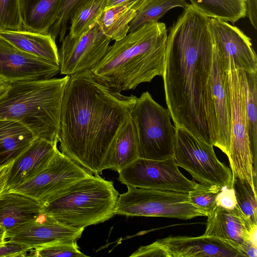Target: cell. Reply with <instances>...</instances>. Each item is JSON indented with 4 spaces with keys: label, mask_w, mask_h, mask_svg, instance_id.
<instances>
[{
    "label": "cell",
    "mask_w": 257,
    "mask_h": 257,
    "mask_svg": "<svg viewBox=\"0 0 257 257\" xmlns=\"http://www.w3.org/2000/svg\"><path fill=\"white\" fill-rule=\"evenodd\" d=\"M210 18L188 4L170 28L162 75L175 126L219 148L210 88L213 45Z\"/></svg>",
    "instance_id": "obj_1"
},
{
    "label": "cell",
    "mask_w": 257,
    "mask_h": 257,
    "mask_svg": "<svg viewBox=\"0 0 257 257\" xmlns=\"http://www.w3.org/2000/svg\"><path fill=\"white\" fill-rule=\"evenodd\" d=\"M137 99L100 83L90 71L70 76L61 104V152L92 174H101L112 141Z\"/></svg>",
    "instance_id": "obj_2"
},
{
    "label": "cell",
    "mask_w": 257,
    "mask_h": 257,
    "mask_svg": "<svg viewBox=\"0 0 257 257\" xmlns=\"http://www.w3.org/2000/svg\"><path fill=\"white\" fill-rule=\"evenodd\" d=\"M167 35L164 23H147L109 46L90 72L99 82L120 93L150 82L163 75Z\"/></svg>",
    "instance_id": "obj_3"
},
{
    "label": "cell",
    "mask_w": 257,
    "mask_h": 257,
    "mask_svg": "<svg viewBox=\"0 0 257 257\" xmlns=\"http://www.w3.org/2000/svg\"><path fill=\"white\" fill-rule=\"evenodd\" d=\"M69 77L11 83L0 97V119L19 122L35 139L58 144L62 101Z\"/></svg>",
    "instance_id": "obj_4"
},
{
    "label": "cell",
    "mask_w": 257,
    "mask_h": 257,
    "mask_svg": "<svg viewBox=\"0 0 257 257\" xmlns=\"http://www.w3.org/2000/svg\"><path fill=\"white\" fill-rule=\"evenodd\" d=\"M119 195L112 181L92 175L43 205L42 214L65 225L85 228L113 217Z\"/></svg>",
    "instance_id": "obj_5"
},
{
    "label": "cell",
    "mask_w": 257,
    "mask_h": 257,
    "mask_svg": "<svg viewBox=\"0 0 257 257\" xmlns=\"http://www.w3.org/2000/svg\"><path fill=\"white\" fill-rule=\"evenodd\" d=\"M130 117L137 135L139 158L162 161L173 157L176 129L167 108L146 91L137 97Z\"/></svg>",
    "instance_id": "obj_6"
},
{
    "label": "cell",
    "mask_w": 257,
    "mask_h": 257,
    "mask_svg": "<svg viewBox=\"0 0 257 257\" xmlns=\"http://www.w3.org/2000/svg\"><path fill=\"white\" fill-rule=\"evenodd\" d=\"M228 90L230 110V145L227 156L233 177L247 181L256 190V174L248 136L245 71L229 68Z\"/></svg>",
    "instance_id": "obj_7"
},
{
    "label": "cell",
    "mask_w": 257,
    "mask_h": 257,
    "mask_svg": "<svg viewBox=\"0 0 257 257\" xmlns=\"http://www.w3.org/2000/svg\"><path fill=\"white\" fill-rule=\"evenodd\" d=\"M119 194L114 215L162 217L187 220L206 216L205 212L190 203L188 193L127 186Z\"/></svg>",
    "instance_id": "obj_8"
},
{
    "label": "cell",
    "mask_w": 257,
    "mask_h": 257,
    "mask_svg": "<svg viewBox=\"0 0 257 257\" xmlns=\"http://www.w3.org/2000/svg\"><path fill=\"white\" fill-rule=\"evenodd\" d=\"M173 158L178 167L201 184L233 187L230 168L217 158L213 146L176 126Z\"/></svg>",
    "instance_id": "obj_9"
},
{
    "label": "cell",
    "mask_w": 257,
    "mask_h": 257,
    "mask_svg": "<svg viewBox=\"0 0 257 257\" xmlns=\"http://www.w3.org/2000/svg\"><path fill=\"white\" fill-rule=\"evenodd\" d=\"M126 186L188 193L199 185L184 176L173 157L165 160L138 158L118 172Z\"/></svg>",
    "instance_id": "obj_10"
},
{
    "label": "cell",
    "mask_w": 257,
    "mask_h": 257,
    "mask_svg": "<svg viewBox=\"0 0 257 257\" xmlns=\"http://www.w3.org/2000/svg\"><path fill=\"white\" fill-rule=\"evenodd\" d=\"M92 175L58 150L41 172L10 190L25 194L44 205L74 183Z\"/></svg>",
    "instance_id": "obj_11"
},
{
    "label": "cell",
    "mask_w": 257,
    "mask_h": 257,
    "mask_svg": "<svg viewBox=\"0 0 257 257\" xmlns=\"http://www.w3.org/2000/svg\"><path fill=\"white\" fill-rule=\"evenodd\" d=\"M111 41L96 23L78 37L65 36L58 51L60 73L70 76L90 71L104 57Z\"/></svg>",
    "instance_id": "obj_12"
},
{
    "label": "cell",
    "mask_w": 257,
    "mask_h": 257,
    "mask_svg": "<svg viewBox=\"0 0 257 257\" xmlns=\"http://www.w3.org/2000/svg\"><path fill=\"white\" fill-rule=\"evenodd\" d=\"M213 49L225 64L233 69L257 72V57L250 38L227 22L209 19Z\"/></svg>",
    "instance_id": "obj_13"
},
{
    "label": "cell",
    "mask_w": 257,
    "mask_h": 257,
    "mask_svg": "<svg viewBox=\"0 0 257 257\" xmlns=\"http://www.w3.org/2000/svg\"><path fill=\"white\" fill-rule=\"evenodd\" d=\"M60 66L18 49L0 36V80L9 84L52 78Z\"/></svg>",
    "instance_id": "obj_14"
},
{
    "label": "cell",
    "mask_w": 257,
    "mask_h": 257,
    "mask_svg": "<svg viewBox=\"0 0 257 257\" xmlns=\"http://www.w3.org/2000/svg\"><path fill=\"white\" fill-rule=\"evenodd\" d=\"M207 217L204 235L222 239L243 254L248 242L257 241V225L251 223L238 205L231 210L216 206Z\"/></svg>",
    "instance_id": "obj_15"
},
{
    "label": "cell",
    "mask_w": 257,
    "mask_h": 257,
    "mask_svg": "<svg viewBox=\"0 0 257 257\" xmlns=\"http://www.w3.org/2000/svg\"><path fill=\"white\" fill-rule=\"evenodd\" d=\"M84 228L65 225L43 214L32 221L7 230L8 240L32 248L62 242H74Z\"/></svg>",
    "instance_id": "obj_16"
},
{
    "label": "cell",
    "mask_w": 257,
    "mask_h": 257,
    "mask_svg": "<svg viewBox=\"0 0 257 257\" xmlns=\"http://www.w3.org/2000/svg\"><path fill=\"white\" fill-rule=\"evenodd\" d=\"M164 257H241L239 250L217 237L169 236L154 241Z\"/></svg>",
    "instance_id": "obj_17"
},
{
    "label": "cell",
    "mask_w": 257,
    "mask_h": 257,
    "mask_svg": "<svg viewBox=\"0 0 257 257\" xmlns=\"http://www.w3.org/2000/svg\"><path fill=\"white\" fill-rule=\"evenodd\" d=\"M57 144L35 139L13 162L7 181L10 190L31 180L49 164L57 151Z\"/></svg>",
    "instance_id": "obj_18"
},
{
    "label": "cell",
    "mask_w": 257,
    "mask_h": 257,
    "mask_svg": "<svg viewBox=\"0 0 257 257\" xmlns=\"http://www.w3.org/2000/svg\"><path fill=\"white\" fill-rule=\"evenodd\" d=\"M43 204L21 193L7 190L0 196V226L7 230L38 218Z\"/></svg>",
    "instance_id": "obj_19"
},
{
    "label": "cell",
    "mask_w": 257,
    "mask_h": 257,
    "mask_svg": "<svg viewBox=\"0 0 257 257\" xmlns=\"http://www.w3.org/2000/svg\"><path fill=\"white\" fill-rule=\"evenodd\" d=\"M0 36L18 49L59 66L55 40L49 34L19 31H0Z\"/></svg>",
    "instance_id": "obj_20"
},
{
    "label": "cell",
    "mask_w": 257,
    "mask_h": 257,
    "mask_svg": "<svg viewBox=\"0 0 257 257\" xmlns=\"http://www.w3.org/2000/svg\"><path fill=\"white\" fill-rule=\"evenodd\" d=\"M146 1L129 0L105 8L97 17L96 23L111 40H119L127 34L130 23Z\"/></svg>",
    "instance_id": "obj_21"
},
{
    "label": "cell",
    "mask_w": 257,
    "mask_h": 257,
    "mask_svg": "<svg viewBox=\"0 0 257 257\" xmlns=\"http://www.w3.org/2000/svg\"><path fill=\"white\" fill-rule=\"evenodd\" d=\"M64 0H21L24 30L48 34L57 20Z\"/></svg>",
    "instance_id": "obj_22"
},
{
    "label": "cell",
    "mask_w": 257,
    "mask_h": 257,
    "mask_svg": "<svg viewBox=\"0 0 257 257\" xmlns=\"http://www.w3.org/2000/svg\"><path fill=\"white\" fill-rule=\"evenodd\" d=\"M138 158L137 135L129 116L120 126L112 141L105 170L118 172Z\"/></svg>",
    "instance_id": "obj_23"
},
{
    "label": "cell",
    "mask_w": 257,
    "mask_h": 257,
    "mask_svg": "<svg viewBox=\"0 0 257 257\" xmlns=\"http://www.w3.org/2000/svg\"><path fill=\"white\" fill-rule=\"evenodd\" d=\"M35 139L33 133L21 123L0 119V166L14 161Z\"/></svg>",
    "instance_id": "obj_24"
},
{
    "label": "cell",
    "mask_w": 257,
    "mask_h": 257,
    "mask_svg": "<svg viewBox=\"0 0 257 257\" xmlns=\"http://www.w3.org/2000/svg\"><path fill=\"white\" fill-rule=\"evenodd\" d=\"M191 5L209 18L235 24L246 16V0H189Z\"/></svg>",
    "instance_id": "obj_25"
},
{
    "label": "cell",
    "mask_w": 257,
    "mask_h": 257,
    "mask_svg": "<svg viewBox=\"0 0 257 257\" xmlns=\"http://www.w3.org/2000/svg\"><path fill=\"white\" fill-rule=\"evenodd\" d=\"M188 4L185 0H147L130 23L128 32H135L150 22H158L170 10L184 8Z\"/></svg>",
    "instance_id": "obj_26"
},
{
    "label": "cell",
    "mask_w": 257,
    "mask_h": 257,
    "mask_svg": "<svg viewBox=\"0 0 257 257\" xmlns=\"http://www.w3.org/2000/svg\"><path fill=\"white\" fill-rule=\"evenodd\" d=\"M246 111L248 136L252 155L253 165L256 173L257 158V72H245Z\"/></svg>",
    "instance_id": "obj_27"
},
{
    "label": "cell",
    "mask_w": 257,
    "mask_h": 257,
    "mask_svg": "<svg viewBox=\"0 0 257 257\" xmlns=\"http://www.w3.org/2000/svg\"><path fill=\"white\" fill-rule=\"evenodd\" d=\"M106 0H85L76 9L70 21L68 35L77 37L88 31L105 9Z\"/></svg>",
    "instance_id": "obj_28"
},
{
    "label": "cell",
    "mask_w": 257,
    "mask_h": 257,
    "mask_svg": "<svg viewBox=\"0 0 257 257\" xmlns=\"http://www.w3.org/2000/svg\"><path fill=\"white\" fill-rule=\"evenodd\" d=\"M232 186L239 208L252 224L257 225L256 190L236 177H233Z\"/></svg>",
    "instance_id": "obj_29"
},
{
    "label": "cell",
    "mask_w": 257,
    "mask_h": 257,
    "mask_svg": "<svg viewBox=\"0 0 257 257\" xmlns=\"http://www.w3.org/2000/svg\"><path fill=\"white\" fill-rule=\"evenodd\" d=\"M27 256L37 257H86L76 241L52 243L31 249Z\"/></svg>",
    "instance_id": "obj_30"
},
{
    "label": "cell",
    "mask_w": 257,
    "mask_h": 257,
    "mask_svg": "<svg viewBox=\"0 0 257 257\" xmlns=\"http://www.w3.org/2000/svg\"><path fill=\"white\" fill-rule=\"evenodd\" d=\"M22 30L21 0H0V31Z\"/></svg>",
    "instance_id": "obj_31"
},
{
    "label": "cell",
    "mask_w": 257,
    "mask_h": 257,
    "mask_svg": "<svg viewBox=\"0 0 257 257\" xmlns=\"http://www.w3.org/2000/svg\"><path fill=\"white\" fill-rule=\"evenodd\" d=\"M221 188L199 183L198 186L188 193L189 202L205 212L207 216L216 206V196Z\"/></svg>",
    "instance_id": "obj_32"
},
{
    "label": "cell",
    "mask_w": 257,
    "mask_h": 257,
    "mask_svg": "<svg viewBox=\"0 0 257 257\" xmlns=\"http://www.w3.org/2000/svg\"><path fill=\"white\" fill-rule=\"evenodd\" d=\"M85 0H64L58 18L48 33L55 40L59 37L62 42L66 35L68 23L78 7Z\"/></svg>",
    "instance_id": "obj_33"
},
{
    "label": "cell",
    "mask_w": 257,
    "mask_h": 257,
    "mask_svg": "<svg viewBox=\"0 0 257 257\" xmlns=\"http://www.w3.org/2000/svg\"><path fill=\"white\" fill-rule=\"evenodd\" d=\"M31 249L29 246L8 240L0 244V257L26 256Z\"/></svg>",
    "instance_id": "obj_34"
},
{
    "label": "cell",
    "mask_w": 257,
    "mask_h": 257,
    "mask_svg": "<svg viewBox=\"0 0 257 257\" xmlns=\"http://www.w3.org/2000/svg\"><path fill=\"white\" fill-rule=\"evenodd\" d=\"M216 206L231 210L237 205L233 187L224 186L218 193L215 200Z\"/></svg>",
    "instance_id": "obj_35"
},
{
    "label": "cell",
    "mask_w": 257,
    "mask_h": 257,
    "mask_svg": "<svg viewBox=\"0 0 257 257\" xmlns=\"http://www.w3.org/2000/svg\"><path fill=\"white\" fill-rule=\"evenodd\" d=\"M247 14L250 24L257 29V0H246Z\"/></svg>",
    "instance_id": "obj_36"
},
{
    "label": "cell",
    "mask_w": 257,
    "mask_h": 257,
    "mask_svg": "<svg viewBox=\"0 0 257 257\" xmlns=\"http://www.w3.org/2000/svg\"><path fill=\"white\" fill-rule=\"evenodd\" d=\"M13 162L0 166V196L3 193L8 190L7 181Z\"/></svg>",
    "instance_id": "obj_37"
},
{
    "label": "cell",
    "mask_w": 257,
    "mask_h": 257,
    "mask_svg": "<svg viewBox=\"0 0 257 257\" xmlns=\"http://www.w3.org/2000/svg\"><path fill=\"white\" fill-rule=\"evenodd\" d=\"M8 238L7 229L0 226V244L5 243Z\"/></svg>",
    "instance_id": "obj_38"
},
{
    "label": "cell",
    "mask_w": 257,
    "mask_h": 257,
    "mask_svg": "<svg viewBox=\"0 0 257 257\" xmlns=\"http://www.w3.org/2000/svg\"><path fill=\"white\" fill-rule=\"evenodd\" d=\"M129 0H106L105 8H110Z\"/></svg>",
    "instance_id": "obj_39"
},
{
    "label": "cell",
    "mask_w": 257,
    "mask_h": 257,
    "mask_svg": "<svg viewBox=\"0 0 257 257\" xmlns=\"http://www.w3.org/2000/svg\"><path fill=\"white\" fill-rule=\"evenodd\" d=\"M11 84L0 80V97L10 88Z\"/></svg>",
    "instance_id": "obj_40"
}]
</instances>
